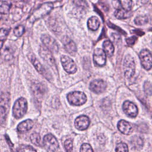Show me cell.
<instances>
[{
  "instance_id": "7",
  "label": "cell",
  "mask_w": 152,
  "mask_h": 152,
  "mask_svg": "<svg viewBox=\"0 0 152 152\" xmlns=\"http://www.w3.org/2000/svg\"><path fill=\"white\" fill-rule=\"evenodd\" d=\"M28 58L29 60L31 61L32 64L34 66L36 70L44 77H45L46 79L50 80L51 76L46 71L45 68L43 67V66L41 64V63L37 59L36 56L34 54L30 53L28 55Z\"/></svg>"
},
{
  "instance_id": "31",
  "label": "cell",
  "mask_w": 152,
  "mask_h": 152,
  "mask_svg": "<svg viewBox=\"0 0 152 152\" xmlns=\"http://www.w3.org/2000/svg\"><path fill=\"white\" fill-rule=\"evenodd\" d=\"M80 152H93L91 146L88 143H84L80 147Z\"/></svg>"
},
{
  "instance_id": "17",
  "label": "cell",
  "mask_w": 152,
  "mask_h": 152,
  "mask_svg": "<svg viewBox=\"0 0 152 152\" xmlns=\"http://www.w3.org/2000/svg\"><path fill=\"white\" fill-rule=\"evenodd\" d=\"M118 128L119 131L124 134H131L133 131L132 125L125 120H121L118 124Z\"/></svg>"
},
{
  "instance_id": "11",
  "label": "cell",
  "mask_w": 152,
  "mask_h": 152,
  "mask_svg": "<svg viewBox=\"0 0 152 152\" xmlns=\"http://www.w3.org/2000/svg\"><path fill=\"white\" fill-rule=\"evenodd\" d=\"M31 89L34 99L37 102H40L45 92V88L43 85L38 81H34L31 84Z\"/></svg>"
},
{
  "instance_id": "18",
  "label": "cell",
  "mask_w": 152,
  "mask_h": 152,
  "mask_svg": "<svg viewBox=\"0 0 152 152\" xmlns=\"http://www.w3.org/2000/svg\"><path fill=\"white\" fill-rule=\"evenodd\" d=\"M33 122L31 119L25 120L18 124L17 126V131L20 132L24 133L30 130L33 126Z\"/></svg>"
},
{
  "instance_id": "36",
  "label": "cell",
  "mask_w": 152,
  "mask_h": 152,
  "mask_svg": "<svg viewBox=\"0 0 152 152\" xmlns=\"http://www.w3.org/2000/svg\"><path fill=\"white\" fill-rule=\"evenodd\" d=\"M5 139H6V141H7V142L8 144V145H10V147H14V144H12V142L10 141V139L9 138V137L8 136V135H5Z\"/></svg>"
},
{
  "instance_id": "37",
  "label": "cell",
  "mask_w": 152,
  "mask_h": 152,
  "mask_svg": "<svg viewBox=\"0 0 152 152\" xmlns=\"http://www.w3.org/2000/svg\"><path fill=\"white\" fill-rule=\"evenodd\" d=\"M4 40H2V39H0V49L2 47L3 44H4Z\"/></svg>"
},
{
  "instance_id": "28",
  "label": "cell",
  "mask_w": 152,
  "mask_h": 152,
  "mask_svg": "<svg viewBox=\"0 0 152 152\" xmlns=\"http://www.w3.org/2000/svg\"><path fill=\"white\" fill-rule=\"evenodd\" d=\"M131 144H132V145L134 148H138L139 147L141 148L142 147V145L143 144V142L141 138L135 137L132 139V140L131 141Z\"/></svg>"
},
{
  "instance_id": "12",
  "label": "cell",
  "mask_w": 152,
  "mask_h": 152,
  "mask_svg": "<svg viewBox=\"0 0 152 152\" xmlns=\"http://www.w3.org/2000/svg\"><path fill=\"white\" fill-rule=\"evenodd\" d=\"M122 109L124 113L131 118H135L138 115V108L136 105L132 102L126 100L122 106Z\"/></svg>"
},
{
  "instance_id": "29",
  "label": "cell",
  "mask_w": 152,
  "mask_h": 152,
  "mask_svg": "<svg viewBox=\"0 0 152 152\" xmlns=\"http://www.w3.org/2000/svg\"><path fill=\"white\" fill-rule=\"evenodd\" d=\"M24 32V27L22 25H19L14 30V33L17 37L21 36Z\"/></svg>"
},
{
  "instance_id": "5",
  "label": "cell",
  "mask_w": 152,
  "mask_h": 152,
  "mask_svg": "<svg viewBox=\"0 0 152 152\" xmlns=\"http://www.w3.org/2000/svg\"><path fill=\"white\" fill-rule=\"evenodd\" d=\"M43 145L46 149L51 151H56L59 147L56 138L50 134H47L43 137Z\"/></svg>"
},
{
  "instance_id": "3",
  "label": "cell",
  "mask_w": 152,
  "mask_h": 152,
  "mask_svg": "<svg viewBox=\"0 0 152 152\" xmlns=\"http://www.w3.org/2000/svg\"><path fill=\"white\" fill-rule=\"evenodd\" d=\"M67 99L70 104L75 106H80L86 102L87 97L83 92L75 91L69 93L67 95Z\"/></svg>"
},
{
  "instance_id": "4",
  "label": "cell",
  "mask_w": 152,
  "mask_h": 152,
  "mask_svg": "<svg viewBox=\"0 0 152 152\" xmlns=\"http://www.w3.org/2000/svg\"><path fill=\"white\" fill-rule=\"evenodd\" d=\"M123 69L125 76L127 78H131L134 75L135 71V64L134 58L131 56L127 55L125 58Z\"/></svg>"
},
{
  "instance_id": "15",
  "label": "cell",
  "mask_w": 152,
  "mask_h": 152,
  "mask_svg": "<svg viewBox=\"0 0 152 152\" xmlns=\"http://www.w3.org/2000/svg\"><path fill=\"white\" fill-rule=\"evenodd\" d=\"M61 41L64 45V46L66 51L68 53L74 55L77 51L76 45L74 41L72 39H71L69 37L66 36H64L62 38Z\"/></svg>"
},
{
  "instance_id": "16",
  "label": "cell",
  "mask_w": 152,
  "mask_h": 152,
  "mask_svg": "<svg viewBox=\"0 0 152 152\" xmlns=\"http://www.w3.org/2000/svg\"><path fill=\"white\" fill-rule=\"evenodd\" d=\"M90 125V119L86 115H81L75 120V128L81 131L86 129Z\"/></svg>"
},
{
  "instance_id": "22",
  "label": "cell",
  "mask_w": 152,
  "mask_h": 152,
  "mask_svg": "<svg viewBox=\"0 0 152 152\" xmlns=\"http://www.w3.org/2000/svg\"><path fill=\"white\" fill-rule=\"evenodd\" d=\"M7 119V110L3 106H0V125H4Z\"/></svg>"
},
{
  "instance_id": "33",
  "label": "cell",
  "mask_w": 152,
  "mask_h": 152,
  "mask_svg": "<svg viewBox=\"0 0 152 152\" xmlns=\"http://www.w3.org/2000/svg\"><path fill=\"white\" fill-rule=\"evenodd\" d=\"M20 152H36V150L30 145H23L21 147Z\"/></svg>"
},
{
  "instance_id": "23",
  "label": "cell",
  "mask_w": 152,
  "mask_h": 152,
  "mask_svg": "<svg viewBox=\"0 0 152 152\" xmlns=\"http://www.w3.org/2000/svg\"><path fill=\"white\" fill-rule=\"evenodd\" d=\"M121 7H122L124 11L128 12L131 10L132 7V2L131 1L128 0H123V1H119Z\"/></svg>"
},
{
  "instance_id": "26",
  "label": "cell",
  "mask_w": 152,
  "mask_h": 152,
  "mask_svg": "<svg viewBox=\"0 0 152 152\" xmlns=\"http://www.w3.org/2000/svg\"><path fill=\"white\" fill-rule=\"evenodd\" d=\"M135 23L138 26H142L148 22V17L145 15H140L137 17L134 20Z\"/></svg>"
},
{
  "instance_id": "13",
  "label": "cell",
  "mask_w": 152,
  "mask_h": 152,
  "mask_svg": "<svg viewBox=\"0 0 152 152\" xmlns=\"http://www.w3.org/2000/svg\"><path fill=\"white\" fill-rule=\"evenodd\" d=\"M93 61L94 64L99 66L105 65L106 61V55L103 49L97 48L93 53Z\"/></svg>"
},
{
  "instance_id": "30",
  "label": "cell",
  "mask_w": 152,
  "mask_h": 152,
  "mask_svg": "<svg viewBox=\"0 0 152 152\" xmlns=\"http://www.w3.org/2000/svg\"><path fill=\"white\" fill-rule=\"evenodd\" d=\"M64 147L66 152H72V140L71 139L66 140L64 142Z\"/></svg>"
},
{
  "instance_id": "1",
  "label": "cell",
  "mask_w": 152,
  "mask_h": 152,
  "mask_svg": "<svg viewBox=\"0 0 152 152\" xmlns=\"http://www.w3.org/2000/svg\"><path fill=\"white\" fill-rule=\"evenodd\" d=\"M27 110V102L24 97L17 99L12 107V115L16 119L22 118L26 113Z\"/></svg>"
},
{
  "instance_id": "2",
  "label": "cell",
  "mask_w": 152,
  "mask_h": 152,
  "mask_svg": "<svg viewBox=\"0 0 152 152\" xmlns=\"http://www.w3.org/2000/svg\"><path fill=\"white\" fill-rule=\"evenodd\" d=\"M53 8V4L51 2H46L42 4L38 8H37L31 14L30 17L31 22H34L45 15L49 14Z\"/></svg>"
},
{
  "instance_id": "35",
  "label": "cell",
  "mask_w": 152,
  "mask_h": 152,
  "mask_svg": "<svg viewBox=\"0 0 152 152\" xmlns=\"http://www.w3.org/2000/svg\"><path fill=\"white\" fill-rule=\"evenodd\" d=\"M108 26H110V27H112V28H113V29H115V30H118V31H119L120 32L124 33V34H125V32L124 31L122 30L121 29V28H119V27H118L116 26L115 25H111V24H110V23H108Z\"/></svg>"
},
{
  "instance_id": "27",
  "label": "cell",
  "mask_w": 152,
  "mask_h": 152,
  "mask_svg": "<svg viewBox=\"0 0 152 152\" xmlns=\"http://www.w3.org/2000/svg\"><path fill=\"white\" fill-rule=\"evenodd\" d=\"M115 150L116 152H128V147L126 143L121 142L116 145Z\"/></svg>"
},
{
  "instance_id": "6",
  "label": "cell",
  "mask_w": 152,
  "mask_h": 152,
  "mask_svg": "<svg viewBox=\"0 0 152 152\" xmlns=\"http://www.w3.org/2000/svg\"><path fill=\"white\" fill-rule=\"evenodd\" d=\"M39 55L52 68H53L55 70L56 69L55 59L49 49L44 46H40L39 49Z\"/></svg>"
},
{
  "instance_id": "24",
  "label": "cell",
  "mask_w": 152,
  "mask_h": 152,
  "mask_svg": "<svg viewBox=\"0 0 152 152\" xmlns=\"http://www.w3.org/2000/svg\"><path fill=\"white\" fill-rule=\"evenodd\" d=\"M30 141L31 142L34 144L35 145L37 146H39L40 145V141H41V138H40V136L38 133L34 132L31 135H30Z\"/></svg>"
},
{
  "instance_id": "19",
  "label": "cell",
  "mask_w": 152,
  "mask_h": 152,
  "mask_svg": "<svg viewBox=\"0 0 152 152\" xmlns=\"http://www.w3.org/2000/svg\"><path fill=\"white\" fill-rule=\"evenodd\" d=\"M103 51L109 56L110 57L113 55L114 52V46L112 43L109 40H106L103 43Z\"/></svg>"
},
{
  "instance_id": "32",
  "label": "cell",
  "mask_w": 152,
  "mask_h": 152,
  "mask_svg": "<svg viewBox=\"0 0 152 152\" xmlns=\"http://www.w3.org/2000/svg\"><path fill=\"white\" fill-rule=\"evenodd\" d=\"M144 88L145 93L147 95L150 96L151 94V84L150 82L145 81L144 85Z\"/></svg>"
},
{
  "instance_id": "14",
  "label": "cell",
  "mask_w": 152,
  "mask_h": 152,
  "mask_svg": "<svg viewBox=\"0 0 152 152\" xmlns=\"http://www.w3.org/2000/svg\"><path fill=\"white\" fill-rule=\"evenodd\" d=\"M106 86V82L103 80H95L90 83V89L95 93L100 94L105 90Z\"/></svg>"
},
{
  "instance_id": "9",
  "label": "cell",
  "mask_w": 152,
  "mask_h": 152,
  "mask_svg": "<svg viewBox=\"0 0 152 152\" xmlns=\"http://www.w3.org/2000/svg\"><path fill=\"white\" fill-rule=\"evenodd\" d=\"M42 42L45 46L50 52H57L59 50V47L56 40L49 34H43L41 37Z\"/></svg>"
},
{
  "instance_id": "34",
  "label": "cell",
  "mask_w": 152,
  "mask_h": 152,
  "mask_svg": "<svg viewBox=\"0 0 152 152\" xmlns=\"http://www.w3.org/2000/svg\"><path fill=\"white\" fill-rule=\"evenodd\" d=\"M137 39L135 36H132V37H130L127 38L126 39V42L129 45H133L135 43V42H136Z\"/></svg>"
},
{
  "instance_id": "20",
  "label": "cell",
  "mask_w": 152,
  "mask_h": 152,
  "mask_svg": "<svg viewBox=\"0 0 152 152\" xmlns=\"http://www.w3.org/2000/svg\"><path fill=\"white\" fill-rule=\"evenodd\" d=\"M87 25H88V27L90 30L94 31L97 30V28H99L100 26V21L97 18V17L93 16L88 19L87 22Z\"/></svg>"
},
{
  "instance_id": "8",
  "label": "cell",
  "mask_w": 152,
  "mask_h": 152,
  "mask_svg": "<svg viewBox=\"0 0 152 152\" xmlns=\"http://www.w3.org/2000/svg\"><path fill=\"white\" fill-rule=\"evenodd\" d=\"M62 65L66 72L69 74H74L77 71V66L74 61L69 56L62 55L61 57Z\"/></svg>"
},
{
  "instance_id": "10",
  "label": "cell",
  "mask_w": 152,
  "mask_h": 152,
  "mask_svg": "<svg viewBox=\"0 0 152 152\" xmlns=\"http://www.w3.org/2000/svg\"><path fill=\"white\" fill-rule=\"evenodd\" d=\"M142 66L146 70H149L152 65V58L151 52L147 49L142 50L139 54Z\"/></svg>"
},
{
  "instance_id": "25",
  "label": "cell",
  "mask_w": 152,
  "mask_h": 152,
  "mask_svg": "<svg viewBox=\"0 0 152 152\" xmlns=\"http://www.w3.org/2000/svg\"><path fill=\"white\" fill-rule=\"evenodd\" d=\"M128 14H129L128 12H126V11H124V10H121V9L116 10L115 12V17L118 19L126 18L129 16V15H128Z\"/></svg>"
},
{
  "instance_id": "21",
  "label": "cell",
  "mask_w": 152,
  "mask_h": 152,
  "mask_svg": "<svg viewBox=\"0 0 152 152\" xmlns=\"http://www.w3.org/2000/svg\"><path fill=\"white\" fill-rule=\"evenodd\" d=\"M11 4L9 1H0V14H6L8 13Z\"/></svg>"
}]
</instances>
